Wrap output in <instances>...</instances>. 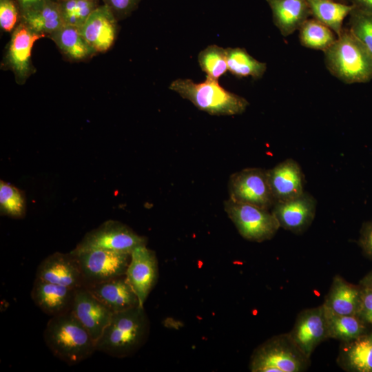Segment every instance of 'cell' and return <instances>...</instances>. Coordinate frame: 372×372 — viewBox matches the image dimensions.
I'll list each match as a JSON object with an SVG mask.
<instances>
[{
  "label": "cell",
  "mask_w": 372,
  "mask_h": 372,
  "mask_svg": "<svg viewBox=\"0 0 372 372\" xmlns=\"http://www.w3.org/2000/svg\"><path fill=\"white\" fill-rule=\"evenodd\" d=\"M149 329L143 306L114 313L96 342V350L114 358L130 357L147 342Z\"/></svg>",
  "instance_id": "cell-1"
},
{
  "label": "cell",
  "mask_w": 372,
  "mask_h": 372,
  "mask_svg": "<svg viewBox=\"0 0 372 372\" xmlns=\"http://www.w3.org/2000/svg\"><path fill=\"white\" fill-rule=\"evenodd\" d=\"M46 346L68 365L79 364L96 351V342L71 311L52 317L43 331Z\"/></svg>",
  "instance_id": "cell-2"
},
{
  "label": "cell",
  "mask_w": 372,
  "mask_h": 372,
  "mask_svg": "<svg viewBox=\"0 0 372 372\" xmlns=\"http://www.w3.org/2000/svg\"><path fill=\"white\" fill-rule=\"evenodd\" d=\"M324 53L328 70L344 83H366L371 80L372 54L349 28H343Z\"/></svg>",
  "instance_id": "cell-3"
},
{
  "label": "cell",
  "mask_w": 372,
  "mask_h": 372,
  "mask_svg": "<svg viewBox=\"0 0 372 372\" xmlns=\"http://www.w3.org/2000/svg\"><path fill=\"white\" fill-rule=\"evenodd\" d=\"M169 88L211 115L240 114L249 105L245 98L225 90L218 81L207 77L202 83L178 79L170 83Z\"/></svg>",
  "instance_id": "cell-4"
},
{
  "label": "cell",
  "mask_w": 372,
  "mask_h": 372,
  "mask_svg": "<svg viewBox=\"0 0 372 372\" xmlns=\"http://www.w3.org/2000/svg\"><path fill=\"white\" fill-rule=\"evenodd\" d=\"M308 358L295 344L288 333L274 335L253 352L251 372H302L309 365Z\"/></svg>",
  "instance_id": "cell-5"
},
{
  "label": "cell",
  "mask_w": 372,
  "mask_h": 372,
  "mask_svg": "<svg viewBox=\"0 0 372 372\" xmlns=\"http://www.w3.org/2000/svg\"><path fill=\"white\" fill-rule=\"evenodd\" d=\"M224 209L241 236L249 241L270 240L280 227L272 212L267 209L230 198L225 201Z\"/></svg>",
  "instance_id": "cell-6"
},
{
  "label": "cell",
  "mask_w": 372,
  "mask_h": 372,
  "mask_svg": "<svg viewBox=\"0 0 372 372\" xmlns=\"http://www.w3.org/2000/svg\"><path fill=\"white\" fill-rule=\"evenodd\" d=\"M70 252L80 267L85 287L125 275L130 258V254L100 249Z\"/></svg>",
  "instance_id": "cell-7"
},
{
  "label": "cell",
  "mask_w": 372,
  "mask_h": 372,
  "mask_svg": "<svg viewBox=\"0 0 372 372\" xmlns=\"http://www.w3.org/2000/svg\"><path fill=\"white\" fill-rule=\"evenodd\" d=\"M147 245V239L127 225L109 220L87 232L73 249H100L130 254L137 247Z\"/></svg>",
  "instance_id": "cell-8"
},
{
  "label": "cell",
  "mask_w": 372,
  "mask_h": 372,
  "mask_svg": "<svg viewBox=\"0 0 372 372\" xmlns=\"http://www.w3.org/2000/svg\"><path fill=\"white\" fill-rule=\"evenodd\" d=\"M229 194L234 201L267 210L276 203L267 171L261 168H246L233 174L229 180Z\"/></svg>",
  "instance_id": "cell-9"
},
{
  "label": "cell",
  "mask_w": 372,
  "mask_h": 372,
  "mask_svg": "<svg viewBox=\"0 0 372 372\" xmlns=\"http://www.w3.org/2000/svg\"><path fill=\"white\" fill-rule=\"evenodd\" d=\"M125 277L138 297L140 305L144 307L158 278L156 253L146 245L136 247L130 254Z\"/></svg>",
  "instance_id": "cell-10"
},
{
  "label": "cell",
  "mask_w": 372,
  "mask_h": 372,
  "mask_svg": "<svg viewBox=\"0 0 372 372\" xmlns=\"http://www.w3.org/2000/svg\"><path fill=\"white\" fill-rule=\"evenodd\" d=\"M288 333L299 349L310 359L316 348L328 339L323 304L300 311L292 329Z\"/></svg>",
  "instance_id": "cell-11"
},
{
  "label": "cell",
  "mask_w": 372,
  "mask_h": 372,
  "mask_svg": "<svg viewBox=\"0 0 372 372\" xmlns=\"http://www.w3.org/2000/svg\"><path fill=\"white\" fill-rule=\"evenodd\" d=\"M44 37L30 30L21 21L14 29L5 63L12 70L19 83H23L34 71L31 62L32 49L34 43Z\"/></svg>",
  "instance_id": "cell-12"
},
{
  "label": "cell",
  "mask_w": 372,
  "mask_h": 372,
  "mask_svg": "<svg viewBox=\"0 0 372 372\" xmlns=\"http://www.w3.org/2000/svg\"><path fill=\"white\" fill-rule=\"evenodd\" d=\"M35 278L74 289L85 287L81 271L71 252L49 255L37 267Z\"/></svg>",
  "instance_id": "cell-13"
},
{
  "label": "cell",
  "mask_w": 372,
  "mask_h": 372,
  "mask_svg": "<svg viewBox=\"0 0 372 372\" xmlns=\"http://www.w3.org/2000/svg\"><path fill=\"white\" fill-rule=\"evenodd\" d=\"M316 200L309 194L282 202H276L271 212L280 227L296 234L305 231L311 225L316 214Z\"/></svg>",
  "instance_id": "cell-14"
},
{
  "label": "cell",
  "mask_w": 372,
  "mask_h": 372,
  "mask_svg": "<svg viewBox=\"0 0 372 372\" xmlns=\"http://www.w3.org/2000/svg\"><path fill=\"white\" fill-rule=\"evenodd\" d=\"M70 311L96 342L114 313L85 287L76 289Z\"/></svg>",
  "instance_id": "cell-15"
},
{
  "label": "cell",
  "mask_w": 372,
  "mask_h": 372,
  "mask_svg": "<svg viewBox=\"0 0 372 372\" xmlns=\"http://www.w3.org/2000/svg\"><path fill=\"white\" fill-rule=\"evenodd\" d=\"M117 21L111 10L102 4L92 12L79 30L95 52H105L116 39Z\"/></svg>",
  "instance_id": "cell-16"
},
{
  "label": "cell",
  "mask_w": 372,
  "mask_h": 372,
  "mask_svg": "<svg viewBox=\"0 0 372 372\" xmlns=\"http://www.w3.org/2000/svg\"><path fill=\"white\" fill-rule=\"evenodd\" d=\"M267 171L276 203L296 198L304 193V175L295 160L286 159Z\"/></svg>",
  "instance_id": "cell-17"
},
{
  "label": "cell",
  "mask_w": 372,
  "mask_h": 372,
  "mask_svg": "<svg viewBox=\"0 0 372 372\" xmlns=\"http://www.w3.org/2000/svg\"><path fill=\"white\" fill-rule=\"evenodd\" d=\"M76 289L35 278L30 296L35 305L52 317L70 311Z\"/></svg>",
  "instance_id": "cell-18"
},
{
  "label": "cell",
  "mask_w": 372,
  "mask_h": 372,
  "mask_svg": "<svg viewBox=\"0 0 372 372\" xmlns=\"http://www.w3.org/2000/svg\"><path fill=\"white\" fill-rule=\"evenodd\" d=\"M85 288L113 313L141 306L125 275Z\"/></svg>",
  "instance_id": "cell-19"
},
{
  "label": "cell",
  "mask_w": 372,
  "mask_h": 372,
  "mask_svg": "<svg viewBox=\"0 0 372 372\" xmlns=\"http://www.w3.org/2000/svg\"><path fill=\"white\" fill-rule=\"evenodd\" d=\"M273 21L283 37L299 30L308 19L311 12L307 0H266Z\"/></svg>",
  "instance_id": "cell-20"
},
{
  "label": "cell",
  "mask_w": 372,
  "mask_h": 372,
  "mask_svg": "<svg viewBox=\"0 0 372 372\" xmlns=\"http://www.w3.org/2000/svg\"><path fill=\"white\" fill-rule=\"evenodd\" d=\"M338 363L346 371L372 372V332L342 342Z\"/></svg>",
  "instance_id": "cell-21"
},
{
  "label": "cell",
  "mask_w": 372,
  "mask_h": 372,
  "mask_svg": "<svg viewBox=\"0 0 372 372\" xmlns=\"http://www.w3.org/2000/svg\"><path fill=\"white\" fill-rule=\"evenodd\" d=\"M360 293L361 287L351 284L341 276L335 275L322 304L326 309L336 314L357 316Z\"/></svg>",
  "instance_id": "cell-22"
},
{
  "label": "cell",
  "mask_w": 372,
  "mask_h": 372,
  "mask_svg": "<svg viewBox=\"0 0 372 372\" xmlns=\"http://www.w3.org/2000/svg\"><path fill=\"white\" fill-rule=\"evenodd\" d=\"M50 37L61 53L71 61H83L96 53L85 40L78 28L63 25Z\"/></svg>",
  "instance_id": "cell-23"
},
{
  "label": "cell",
  "mask_w": 372,
  "mask_h": 372,
  "mask_svg": "<svg viewBox=\"0 0 372 372\" xmlns=\"http://www.w3.org/2000/svg\"><path fill=\"white\" fill-rule=\"evenodd\" d=\"M21 21L45 37L51 36L64 25L56 0H49L38 10L22 15Z\"/></svg>",
  "instance_id": "cell-24"
},
{
  "label": "cell",
  "mask_w": 372,
  "mask_h": 372,
  "mask_svg": "<svg viewBox=\"0 0 372 372\" xmlns=\"http://www.w3.org/2000/svg\"><path fill=\"white\" fill-rule=\"evenodd\" d=\"M307 2L313 19L329 28L337 36L343 29L344 19L353 8L351 4L333 0H307Z\"/></svg>",
  "instance_id": "cell-25"
},
{
  "label": "cell",
  "mask_w": 372,
  "mask_h": 372,
  "mask_svg": "<svg viewBox=\"0 0 372 372\" xmlns=\"http://www.w3.org/2000/svg\"><path fill=\"white\" fill-rule=\"evenodd\" d=\"M225 52L228 70L235 76H251L257 80L264 75L266 63L254 59L244 48H227Z\"/></svg>",
  "instance_id": "cell-26"
},
{
  "label": "cell",
  "mask_w": 372,
  "mask_h": 372,
  "mask_svg": "<svg viewBox=\"0 0 372 372\" xmlns=\"http://www.w3.org/2000/svg\"><path fill=\"white\" fill-rule=\"evenodd\" d=\"M325 309L328 338L347 342L365 333V323L357 316L339 315Z\"/></svg>",
  "instance_id": "cell-27"
},
{
  "label": "cell",
  "mask_w": 372,
  "mask_h": 372,
  "mask_svg": "<svg viewBox=\"0 0 372 372\" xmlns=\"http://www.w3.org/2000/svg\"><path fill=\"white\" fill-rule=\"evenodd\" d=\"M298 30L302 45L323 52L327 50L337 38L329 28L313 18L308 19Z\"/></svg>",
  "instance_id": "cell-28"
},
{
  "label": "cell",
  "mask_w": 372,
  "mask_h": 372,
  "mask_svg": "<svg viewBox=\"0 0 372 372\" xmlns=\"http://www.w3.org/2000/svg\"><path fill=\"white\" fill-rule=\"evenodd\" d=\"M100 0L57 1L64 25L80 28L92 12L99 6Z\"/></svg>",
  "instance_id": "cell-29"
},
{
  "label": "cell",
  "mask_w": 372,
  "mask_h": 372,
  "mask_svg": "<svg viewBox=\"0 0 372 372\" xmlns=\"http://www.w3.org/2000/svg\"><path fill=\"white\" fill-rule=\"evenodd\" d=\"M198 61L207 78L218 80L228 70L225 48L217 45H210L203 50L198 56Z\"/></svg>",
  "instance_id": "cell-30"
},
{
  "label": "cell",
  "mask_w": 372,
  "mask_h": 372,
  "mask_svg": "<svg viewBox=\"0 0 372 372\" xmlns=\"http://www.w3.org/2000/svg\"><path fill=\"white\" fill-rule=\"evenodd\" d=\"M25 200L23 192L15 186L1 180V214L14 218H21L25 214Z\"/></svg>",
  "instance_id": "cell-31"
},
{
  "label": "cell",
  "mask_w": 372,
  "mask_h": 372,
  "mask_svg": "<svg viewBox=\"0 0 372 372\" xmlns=\"http://www.w3.org/2000/svg\"><path fill=\"white\" fill-rule=\"evenodd\" d=\"M349 28L372 54V15L353 6L349 14Z\"/></svg>",
  "instance_id": "cell-32"
},
{
  "label": "cell",
  "mask_w": 372,
  "mask_h": 372,
  "mask_svg": "<svg viewBox=\"0 0 372 372\" xmlns=\"http://www.w3.org/2000/svg\"><path fill=\"white\" fill-rule=\"evenodd\" d=\"M21 13L17 0H0V26L6 32H10L21 21Z\"/></svg>",
  "instance_id": "cell-33"
},
{
  "label": "cell",
  "mask_w": 372,
  "mask_h": 372,
  "mask_svg": "<svg viewBox=\"0 0 372 372\" xmlns=\"http://www.w3.org/2000/svg\"><path fill=\"white\" fill-rule=\"evenodd\" d=\"M107 6L117 20L127 17L134 11L141 0H101Z\"/></svg>",
  "instance_id": "cell-34"
},
{
  "label": "cell",
  "mask_w": 372,
  "mask_h": 372,
  "mask_svg": "<svg viewBox=\"0 0 372 372\" xmlns=\"http://www.w3.org/2000/svg\"><path fill=\"white\" fill-rule=\"evenodd\" d=\"M360 287V300L357 316L365 324H372V289L362 285Z\"/></svg>",
  "instance_id": "cell-35"
},
{
  "label": "cell",
  "mask_w": 372,
  "mask_h": 372,
  "mask_svg": "<svg viewBox=\"0 0 372 372\" xmlns=\"http://www.w3.org/2000/svg\"><path fill=\"white\" fill-rule=\"evenodd\" d=\"M358 244L364 254L372 258V220L362 225Z\"/></svg>",
  "instance_id": "cell-36"
},
{
  "label": "cell",
  "mask_w": 372,
  "mask_h": 372,
  "mask_svg": "<svg viewBox=\"0 0 372 372\" xmlns=\"http://www.w3.org/2000/svg\"><path fill=\"white\" fill-rule=\"evenodd\" d=\"M21 16L38 10L49 0H17Z\"/></svg>",
  "instance_id": "cell-37"
},
{
  "label": "cell",
  "mask_w": 372,
  "mask_h": 372,
  "mask_svg": "<svg viewBox=\"0 0 372 372\" xmlns=\"http://www.w3.org/2000/svg\"><path fill=\"white\" fill-rule=\"evenodd\" d=\"M348 3L360 10L372 15V0H348Z\"/></svg>",
  "instance_id": "cell-38"
},
{
  "label": "cell",
  "mask_w": 372,
  "mask_h": 372,
  "mask_svg": "<svg viewBox=\"0 0 372 372\" xmlns=\"http://www.w3.org/2000/svg\"><path fill=\"white\" fill-rule=\"evenodd\" d=\"M360 285L367 287L372 289V271L363 278L360 281Z\"/></svg>",
  "instance_id": "cell-39"
},
{
  "label": "cell",
  "mask_w": 372,
  "mask_h": 372,
  "mask_svg": "<svg viewBox=\"0 0 372 372\" xmlns=\"http://www.w3.org/2000/svg\"><path fill=\"white\" fill-rule=\"evenodd\" d=\"M333 1H337V2H340V3H347V4H349L348 3V0H333Z\"/></svg>",
  "instance_id": "cell-40"
},
{
  "label": "cell",
  "mask_w": 372,
  "mask_h": 372,
  "mask_svg": "<svg viewBox=\"0 0 372 372\" xmlns=\"http://www.w3.org/2000/svg\"><path fill=\"white\" fill-rule=\"evenodd\" d=\"M56 1H59V0H56Z\"/></svg>",
  "instance_id": "cell-41"
}]
</instances>
